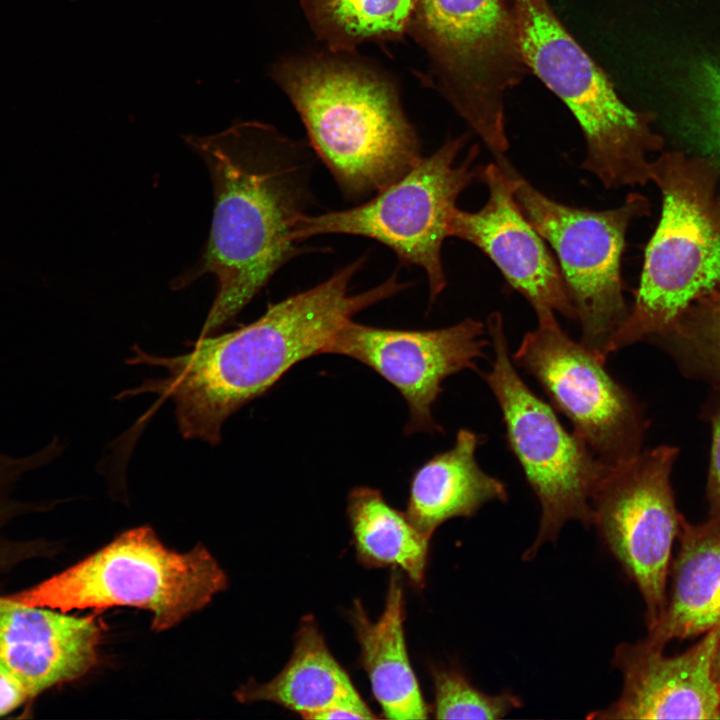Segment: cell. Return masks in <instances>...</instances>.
Returning <instances> with one entry per match:
<instances>
[{
	"instance_id": "6da1fadb",
	"label": "cell",
	"mask_w": 720,
	"mask_h": 720,
	"mask_svg": "<svg viewBox=\"0 0 720 720\" xmlns=\"http://www.w3.org/2000/svg\"><path fill=\"white\" fill-rule=\"evenodd\" d=\"M363 264V258L349 263L318 285L269 305L237 330L200 336L188 353L157 356L134 345L128 364L162 367L166 376L148 379L118 398L154 393L170 399L184 438L219 444L222 426L233 413L267 393L300 361L323 354L356 314L408 286L393 275L352 294L351 281Z\"/></svg>"
},
{
	"instance_id": "7a4b0ae2",
	"label": "cell",
	"mask_w": 720,
	"mask_h": 720,
	"mask_svg": "<svg viewBox=\"0 0 720 720\" xmlns=\"http://www.w3.org/2000/svg\"><path fill=\"white\" fill-rule=\"evenodd\" d=\"M184 140L206 165L214 207L199 260L172 288L214 276L216 293L200 334L209 336L231 323L298 253L294 229L310 199V162L302 146L259 121L237 120L216 134Z\"/></svg>"
},
{
	"instance_id": "3957f363",
	"label": "cell",
	"mask_w": 720,
	"mask_h": 720,
	"mask_svg": "<svg viewBox=\"0 0 720 720\" xmlns=\"http://www.w3.org/2000/svg\"><path fill=\"white\" fill-rule=\"evenodd\" d=\"M330 54L281 59L270 75L342 192L360 198L407 173L422 158L420 143L391 80Z\"/></svg>"
},
{
	"instance_id": "277c9868",
	"label": "cell",
	"mask_w": 720,
	"mask_h": 720,
	"mask_svg": "<svg viewBox=\"0 0 720 720\" xmlns=\"http://www.w3.org/2000/svg\"><path fill=\"white\" fill-rule=\"evenodd\" d=\"M661 213L634 302L607 354L662 337L699 298L720 291V164L707 154L661 153L650 166Z\"/></svg>"
},
{
	"instance_id": "5b68a950",
	"label": "cell",
	"mask_w": 720,
	"mask_h": 720,
	"mask_svg": "<svg viewBox=\"0 0 720 720\" xmlns=\"http://www.w3.org/2000/svg\"><path fill=\"white\" fill-rule=\"evenodd\" d=\"M510 3L529 73L566 105L579 124L587 149L582 168L607 189L647 184L649 155L664 145L652 129L653 115L623 101L548 0Z\"/></svg>"
},
{
	"instance_id": "8992f818",
	"label": "cell",
	"mask_w": 720,
	"mask_h": 720,
	"mask_svg": "<svg viewBox=\"0 0 720 720\" xmlns=\"http://www.w3.org/2000/svg\"><path fill=\"white\" fill-rule=\"evenodd\" d=\"M408 34L429 61L427 81L504 156L505 99L529 74L510 0H416Z\"/></svg>"
},
{
	"instance_id": "52a82bcc",
	"label": "cell",
	"mask_w": 720,
	"mask_h": 720,
	"mask_svg": "<svg viewBox=\"0 0 720 720\" xmlns=\"http://www.w3.org/2000/svg\"><path fill=\"white\" fill-rule=\"evenodd\" d=\"M227 578L198 545L187 553L167 549L150 527L128 530L72 567L24 591L16 602L68 612L132 606L152 612L163 631L201 609L226 588Z\"/></svg>"
},
{
	"instance_id": "ba28073f",
	"label": "cell",
	"mask_w": 720,
	"mask_h": 720,
	"mask_svg": "<svg viewBox=\"0 0 720 720\" xmlns=\"http://www.w3.org/2000/svg\"><path fill=\"white\" fill-rule=\"evenodd\" d=\"M467 134L447 139L428 157H422L398 180L376 192L370 200L344 210L299 216L294 238L344 234L373 239L390 248L407 264L426 273L430 301L446 287L442 247L459 196L482 180L483 166L475 164L479 146L470 147Z\"/></svg>"
},
{
	"instance_id": "9c48e42d",
	"label": "cell",
	"mask_w": 720,
	"mask_h": 720,
	"mask_svg": "<svg viewBox=\"0 0 720 720\" xmlns=\"http://www.w3.org/2000/svg\"><path fill=\"white\" fill-rule=\"evenodd\" d=\"M487 330L494 359L482 376L501 409L507 444L541 506L537 537L524 555L529 560L546 542L555 541L567 522L593 524L592 494L608 466L563 427L551 407L519 376L500 313L488 316Z\"/></svg>"
},
{
	"instance_id": "30bf717a",
	"label": "cell",
	"mask_w": 720,
	"mask_h": 720,
	"mask_svg": "<svg viewBox=\"0 0 720 720\" xmlns=\"http://www.w3.org/2000/svg\"><path fill=\"white\" fill-rule=\"evenodd\" d=\"M516 201L552 247L582 331L581 343L603 362L629 307L621 261L632 222L651 213L649 199L630 193L612 209L590 210L559 203L519 175Z\"/></svg>"
},
{
	"instance_id": "8fae6325",
	"label": "cell",
	"mask_w": 720,
	"mask_h": 720,
	"mask_svg": "<svg viewBox=\"0 0 720 720\" xmlns=\"http://www.w3.org/2000/svg\"><path fill=\"white\" fill-rule=\"evenodd\" d=\"M677 454V448L663 445L608 466L591 498L593 525L641 593L648 629L667 602L681 515L670 482Z\"/></svg>"
},
{
	"instance_id": "7c38bea8",
	"label": "cell",
	"mask_w": 720,
	"mask_h": 720,
	"mask_svg": "<svg viewBox=\"0 0 720 720\" xmlns=\"http://www.w3.org/2000/svg\"><path fill=\"white\" fill-rule=\"evenodd\" d=\"M526 333L513 362L541 385L553 406L606 466L641 451L647 422L630 391L581 342L572 340L553 312L539 316Z\"/></svg>"
},
{
	"instance_id": "4fadbf2b",
	"label": "cell",
	"mask_w": 720,
	"mask_h": 720,
	"mask_svg": "<svg viewBox=\"0 0 720 720\" xmlns=\"http://www.w3.org/2000/svg\"><path fill=\"white\" fill-rule=\"evenodd\" d=\"M482 322L467 318L449 327L404 330L348 321L323 353L355 359L378 373L408 406L407 435L442 432L432 415L443 381L464 369H477L489 341Z\"/></svg>"
},
{
	"instance_id": "5bb4252c",
	"label": "cell",
	"mask_w": 720,
	"mask_h": 720,
	"mask_svg": "<svg viewBox=\"0 0 720 720\" xmlns=\"http://www.w3.org/2000/svg\"><path fill=\"white\" fill-rule=\"evenodd\" d=\"M518 177L505 156L483 166L481 182L488 188L487 202L474 212L457 208L449 237L481 250L526 298L537 317L557 311L577 321L559 265L516 201Z\"/></svg>"
},
{
	"instance_id": "9a60e30c",
	"label": "cell",
	"mask_w": 720,
	"mask_h": 720,
	"mask_svg": "<svg viewBox=\"0 0 720 720\" xmlns=\"http://www.w3.org/2000/svg\"><path fill=\"white\" fill-rule=\"evenodd\" d=\"M720 624L676 656L645 640L615 648L613 665L621 672L619 698L591 712L593 719H720V693L712 676V658Z\"/></svg>"
},
{
	"instance_id": "2e32d148",
	"label": "cell",
	"mask_w": 720,
	"mask_h": 720,
	"mask_svg": "<svg viewBox=\"0 0 720 720\" xmlns=\"http://www.w3.org/2000/svg\"><path fill=\"white\" fill-rule=\"evenodd\" d=\"M65 613L0 597V673L30 697L82 677L98 661L97 620Z\"/></svg>"
},
{
	"instance_id": "e0dca14e",
	"label": "cell",
	"mask_w": 720,
	"mask_h": 720,
	"mask_svg": "<svg viewBox=\"0 0 720 720\" xmlns=\"http://www.w3.org/2000/svg\"><path fill=\"white\" fill-rule=\"evenodd\" d=\"M679 548L670 564L671 591L664 612L644 639L668 642L706 633L720 624V516L692 524L680 515Z\"/></svg>"
},
{
	"instance_id": "ac0fdd59",
	"label": "cell",
	"mask_w": 720,
	"mask_h": 720,
	"mask_svg": "<svg viewBox=\"0 0 720 720\" xmlns=\"http://www.w3.org/2000/svg\"><path fill=\"white\" fill-rule=\"evenodd\" d=\"M480 442L475 432L460 429L449 450L434 455L414 472L405 514L428 538L449 519L471 517L491 501H507L505 484L476 461Z\"/></svg>"
},
{
	"instance_id": "d6986e66",
	"label": "cell",
	"mask_w": 720,
	"mask_h": 720,
	"mask_svg": "<svg viewBox=\"0 0 720 720\" xmlns=\"http://www.w3.org/2000/svg\"><path fill=\"white\" fill-rule=\"evenodd\" d=\"M351 619L360 644V661L374 697L388 719H425L428 709L407 653L403 621L404 597L396 572L390 577L385 607L372 622L355 601Z\"/></svg>"
},
{
	"instance_id": "ffe728a7",
	"label": "cell",
	"mask_w": 720,
	"mask_h": 720,
	"mask_svg": "<svg viewBox=\"0 0 720 720\" xmlns=\"http://www.w3.org/2000/svg\"><path fill=\"white\" fill-rule=\"evenodd\" d=\"M357 694L348 674L329 651L313 617H305L283 670L267 683L250 681L236 692V697L243 703L273 702L312 719L320 711Z\"/></svg>"
},
{
	"instance_id": "44dd1931",
	"label": "cell",
	"mask_w": 720,
	"mask_h": 720,
	"mask_svg": "<svg viewBox=\"0 0 720 720\" xmlns=\"http://www.w3.org/2000/svg\"><path fill=\"white\" fill-rule=\"evenodd\" d=\"M347 515L353 543L366 567H399L413 585L423 586L429 540L378 489L355 487L348 495Z\"/></svg>"
},
{
	"instance_id": "7402d4cb",
	"label": "cell",
	"mask_w": 720,
	"mask_h": 720,
	"mask_svg": "<svg viewBox=\"0 0 720 720\" xmlns=\"http://www.w3.org/2000/svg\"><path fill=\"white\" fill-rule=\"evenodd\" d=\"M416 0H300L305 17L330 53L351 54L364 43L401 40Z\"/></svg>"
},
{
	"instance_id": "603a6c76",
	"label": "cell",
	"mask_w": 720,
	"mask_h": 720,
	"mask_svg": "<svg viewBox=\"0 0 720 720\" xmlns=\"http://www.w3.org/2000/svg\"><path fill=\"white\" fill-rule=\"evenodd\" d=\"M660 339L688 374L720 389V291L695 301Z\"/></svg>"
},
{
	"instance_id": "cb8c5ba5",
	"label": "cell",
	"mask_w": 720,
	"mask_h": 720,
	"mask_svg": "<svg viewBox=\"0 0 720 720\" xmlns=\"http://www.w3.org/2000/svg\"><path fill=\"white\" fill-rule=\"evenodd\" d=\"M432 677L437 719L496 720L522 706L521 699L509 690L486 694L456 669L437 667Z\"/></svg>"
},
{
	"instance_id": "d4e9b609",
	"label": "cell",
	"mask_w": 720,
	"mask_h": 720,
	"mask_svg": "<svg viewBox=\"0 0 720 720\" xmlns=\"http://www.w3.org/2000/svg\"><path fill=\"white\" fill-rule=\"evenodd\" d=\"M57 440L51 441L37 451L24 456L0 455V569L8 567L11 562L24 559L27 553L34 552L24 546L10 544L1 535L6 523L13 517L40 507L39 503H25L16 500L12 495L16 484L27 473L39 469L51 462L61 451ZM33 554V553H32Z\"/></svg>"
},
{
	"instance_id": "484cf974",
	"label": "cell",
	"mask_w": 720,
	"mask_h": 720,
	"mask_svg": "<svg viewBox=\"0 0 720 720\" xmlns=\"http://www.w3.org/2000/svg\"><path fill=\"white\" fill-rule=\"evenodd\" d=\"M696 136L703 154L714 157L720 164V60L702 63L695 77Z\"/></svg>"
},
{
	"instance_id": "4316f807",
	"label": "cell",
	"mask_w": 720,
	"mask_h": 720,
	"mask_svg": "<svg viewBox=\"0 0 720 720\" xmlns=\"http://www.w3.org/2000/svg\"><path fill=\"white\" fill-rule=\"evenodd\" d=\"M711 404L708 417L712 426L711 460L706 486L709 517L720 516V390Z\"/></svg>"
},
{
	"instance_id": "83f0119b",
	"label": "cell",
	"mask_w": 720,
	"mask_h": 720,
	"mask_svg": "<svg viewBox=\"0 0 720 720\" xmlns=\"http://www.w3.org/2000/svg\"><path fill=\"white\" fill-rule=\"evenodd\" d=\"M375 715L359 694L339 701L313 716L315 720L374 719Z\"/></svg>"
},
{
	"instance_id": "f1b7e54d",
	"label": "cell",
	"mask_w": 720,
	"mask_h": 720,
	"mask_svg": "<svg viewBox=\"0 0 720 720\" xmlns=\"http://www.w3.org/2000/svg\"><path fill=\"white\" fill-rule=\"evenodd\" d=\"M27 698L30 696L20 683L0 673V716L17 708Z\"/></svg>"
},
{
	"instance_id": "f546056e",
	"label": "cell",
	"mask_w": 720,
	"mask_h": 720,
	"mask_svg": "<svg viewBox=\"0 0 720 720\" xmlns=\"http://www.w3.org/2000/svg\"><path fill=\"white\" fill-rule=\"evenodd\" d=\"M712 676L720 693V632L712 658Z\"/></svg>"
}]
</instances>
